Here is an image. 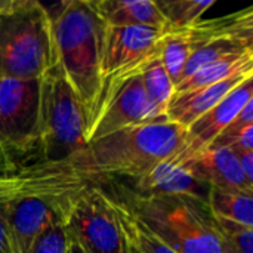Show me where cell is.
<instances>
[{"instance_id": "6da1fadb", "label": "cell", "mask_w": 253, "mask_h": 253, "mask_svg": "<svg viewBox=\"0 0 253 253\" xmlns=\"http://www.w3.org/2000/svg\"><path fill=\"white\" fill-rule=\"evenodd\" d=\"M185 132V127L168 119L132 126L92 141L64 162L52 165L84 181L111 175L139 179L178 153Z\"/></svg>"}, {"instance_id": "7a4b0ae2", "label": "cell", "mask_w": 253, "mask_h": 253, "mask_svg": "<svg viewBox=\"0 0 253 253\" xmlns=\"http://www.w3.org/2000/svg\"><path fill=\"white\" fill-rule=\"evenodd\" d=\"M47 13L56 65L80 101L89 123L101 89V49L105 25L90 0H65L47 9Z\"/></svg>"}, {"instance_id": "3957f363", "label": "cell", "mask_w": 253, "mask_h": 253, "mask_svg": "<svg viewBox=\"0 0 253 253\" xmlns=\"http://www.w3.org/2000/svg\"><path fill=\"white\" fill-rule=\"evenodd\" d=\"M55 65L47 9L36 0L0 1V79H42Z\"/></svg>"}, {"instance_id": "277c9868", "label": "cell", "mask_w": 253, "mask_h": 253, "mask_svg": "<svg viewBox=\"0 0 253 253\" xmlns=\"http://www.w3.org/2000/svg\"><path fill=\"white\" fill-rule=\"evenodd\" d=\"M122 203L176 253H224L205 202L129 194Z\"/></svg>"}, {"instance_id": "5b68a950", "label": "cell", "mask_w": 253, "mask_h": 253, "mask_svg": "<svg viewBox=\"0 0 253 253\" xmlns=\"http://www.w3.org/2000/svg\"><path fill=\"white\" fill-rule=\"evenodd\" d=\"M86 114L55 65L40 83L39 142L40 162L59 163L86 145Z\"/></svg>"}, {"instance_id": "8992f818", "label": "cell", "mask_w": 253, "mask_h": 253, "mask_svg": "<svg viewBox=\"0 0 253 253\" xmlns=\"http://www.w3.org/2000/svg\"><path fill=\"white\" fill-rule=\"evenodd\" d=\"M62 225L83 253H132L117 202L98 187H86L70 203Z\"/></svg>"}, {"instance_id": "52a82bcc", "label": "cell", "mask_w": 253, "mask_h": 253, "mask_svg": "<svg viewBox=\"0 0 253 253\" xmlns=\"http://www.w3.org/2000/svg\"><path fill=\"white\" fill-rule=\"evenodd\" d=\"M42 79H0V156L7 169L39 142ZM1 169V170H3Z\"/></svg>"}, {"instance_id": "ba28073f", "label": "cell", "mask_w": 253, "mask_h": 253, "mask_svg": "<svg viewBox=\"0 0 253 253\" xmlns=\"http://www.w3.org/2000/svg\"><path fill=\"white\" fill-rule=\"evenodd\" d=\"M163 31L153 27H104L98 102L110 87L139 74L147 64L160 55Z\"/></svg>"}, {"instance_id": "9c48e42d", "label": "cell", "mask_w": 253, "mask_h": 253, "mask_svg": "<svg viewBox=\"0 0 253 253\" xmlns=\"http://www.w3.org/2000/svg\"><path fill=\"white\" fill-rule=\"evenodd\" d=\"M168 119L150 101L142 86L141 73L113 87L99 99L86 129V144L117 130Z\"/></svg>"}, {"instance_id": "30bf717a", "label": "cell", "mask_w": 253, "mask_h": 253, "mask_svg": "<svg viewBox=\"0 0 253 253\" xmlns=\"http://www.w3.org/2000/svg\"><path fill=\"white\" fill-rule=\"evenodd\" d=\"M253 99V77L246 79L234 90H231L218 105L194 120L185 132L184 142L178 153L169 159L172 163L187 165L203 151L224 132L236 114Z\"/></svg>"}, {"instance_id": "8fae6325", "label": "cell", "mask_w": 253, "mask_h": 253, "mask_svg": "<svg viewBox=\"0 0 253 253\" xmlns=\"http://www.w3.org/2000/svg\"><path fill=\"white\" fill-rule=\"evenodd\" d=\"M142 196L188 197L206 203L209 187L202 182L185 165L172 163L169 159L160 162L145 175L136 179Z\"/></svg>"}, {"instance_id": "7c38bea8", "label": "cell", "mask_w": 253, "mask_h": 253, "mask_svg": "<svg viewBox=\"0 0 253 253\" xmlns=\"http://www.w3.org/2000/svg\"><path fill=\"white\" fill-rule=\"evenodd\" d=\"M185 166L209 188L253 194V187L246 182L237 156L227 147L208 148Z\"/></svg>"}, {"instance_id": "4fadbf2b", "label": "cell", "mask_w": 253, "mask_h": 253, "mask_svg": "<svg viewBox=\"0 0 253 253\" xmlns=\"http://www.w3.org/2000/svg\"><path fill=\"white\" fill-rule=\"evenodd\" d=\"M249 77H253V71H243L215 84L184 93H175L166 111L168 120L187 129L194 120L218 105L231 90Z\"/></svg>"}, {"instance_id": "5bb4252c", "label": "cell", "mask_w": 253, "mask_h": 253, "mask_svg": "<svg viewBox=\"0 0 253 253\" xmlns=\"http://www.w3.org/2000/svg\"><path fill=\"white\" fill-rule=\"evenodd\" d=\"M90 4L107 27H168L153 0H90Z\"/></svg>"}, {"instance_id": "9a60e30c", "label": "cell", "mask_w": 253, "mask_h": 253, "mask_svg": "<svg viewBox=\"0 0 253 253\" xmlns=\"http://www.w3.org/2000/svg\"><path fill=\"white\" fill-rule=\"evenodd\" d=\"M191 52L212 42L233 40L253 46V7L218 16L208 21H199L188 28Z\"/></svg>"}, {"instance_id": "2e32d148", "label": "cell", "mask_w": 253, "mask_h": 253, "mask_svg": "<svg viewBox=\"0 0 253 253\" xmlns=\"http://www.w3.org/2000/svg\"><path fill=\"white\" fill-rule=\"evenodd\" d=\"M243 71H253V52L243 55H231L213 62H209L194 71L191 76L185 77L176 87L175 93H184L194 89H200L209 84L222 82L234 74Z\"/></svg>"}, {"instance_id": "e0dca14e", "label": "cell", "mask_w": 253, "mask_h": 253, "mask_svg": "<svg viewBox=\"0 0 253 253\" xmlns=\"http://www.w3.org/2000/svg\"><path fill=\"white\" fill-rule=\"evenodd\" d=\"M206 208L212 216L253 228V194L209 188Z\"/></svg>"}, {"instance_id": "ac0fdd59", "label": "cell", "mask_w": 253, "mask_h": 253, "mask_svg": "<svg viewBox=\"0 0 253 253\" xmlns=\"http://www.w3.org/2000/svg\"><path fill=\"white\" fill-rule=\"evenodd\" d=\"M191 55L188 28H166L160 39V61L175 87L184 77L187 62Z\"/></svg>"}, {"instance_id": "d6986e66", "label": "cell", "mask_w": 253, "mask_h": 253, "mask_svg": "<svg viewBox=\"0 0 253 253\" xmlns=\"http://www.w3.org/2000/svg\"><path fill=\"white\" fill-rule=\"evenodd\" d=\"M141 80L150 101L163 116H166L169 102L175 95V84L168 76L160 61V55L142 68Z\"/></svg>"}, {"instance_id": "ffe728a7", "label": "cell", "mask_w": 253, "mask_h": 253, "mask_svg": "<svg viewBox=\"0 0 253 253\" xmlns=\"http://www.w3.org/2000/svg\"><path fill=\"white\" fill-rule=\"evenodd\" d=\"M168 27L173 30L190 28L215 4V0H159L156 1Z\"/></svg>"}, {"instance_id": "44dd1931", "label": "cell", "mask_w": 253, "mask_h": 253, "mask_svg": "<svg viewBox=\"0 0 253 253\" xmlns=\"http://www.w3.org/2000/svg\"><path fill=\"white\" fill-rule=\"evenodd\" d=\"M119 213L122 218V225L127 236L130 246L138 253H176L166 243H163L156 234H153L133 213L122 203L117 202Z\"/></svg>"}, {"instance_id": "7402d4cb", "label": "cell", "mask_w": 253, "mask_h": 253, "mask_svg": "<svg viewBox=\"0 0 253 253\" xmlns=\"http://www.w3.org/2000/svg\"><path fill=\"white\" fill-rule=\"evenodd\" d=\"M253 52L252 44L248 43H242V42H233V40H219V42H212L208 43L196 50L191 52L190 59L187 62L185 71H184V77L191 76L194 71H197L199 68H202L203 65L213 62L216 59L225 58V56H231V55H243V53H251ZM181 80V82H182ZM179 82V83H181Z\"/></svg>"}, {"instance_id": "603a6c76", "label": "cell", "mask_w": 253, "mask_h": 253, "mask_svg": "<svg viewBox=\"0 0 253 253\" xmlns=\"http://www.w3.org/2000/svg\"><path fill=\"white\" fill-rule=\"evenodd\" d=\"M212 216V215H211ZM224 253H253V228L212 216Z\"/></svg>"}, {"instance_id": "cb8c5ba5", "label": "cell", "mask_w": 253, "mask_h": 253, "mask_svg": "<svg viewBox=\"0 0 253 253\" xmlns=\"http://www.w3.org/2000/svg\"><path fill=\"white\" fill-rule=\"evenodd\" d=\"M67 251L68 236L62 222H56L36 239L30 253H67Z\"/></svg>"}, {"instance_id": "d4e9b609", "label": "cell", "mask_w": 253, "mask_h": 253, "mask_svg": "<svg viewBox=\"0 0 253 253\" xmlns=\"http://www.w3.org/2000/svg\"><path fill=\"white\" fill-rule=\"evenodd\" d=\"M253 126V99L249 101L230 122V125L224 129V132L213 141V144L209 148L216 147H227L236 136H239L243 130Z\"/></svg>"}, {"instance_id": "484cf974", "label": "cell", "mask_w": 253, "mask_h": 253, "mask_svg": "<svg viewBox=\"0 0 253 253\" xmlns=\"http://www.w3.org/2000/svg\"><path fill=\"white\" fill-rule=\"evenodd\" d=\"M0 253H19L16 243L10 236L1 215H0Z\"/></svg>"}, {"instance_id": "4316f807", "label": "cell", "mask_w": 253, "mask_h": 253, "mask_svg": "<svg viewBox=\"0 0 253 253\" xmlns=\"http://www.w3.org/2000/svg\"><path fill=\"white\" fill-rule=\"evenodd\" d=\"M236 156L239 159V165H240V169H242V173H243L246 182L251 187H253V151L236 154Z\"/></svg>"}, {"instance_id": "83f0119b", "label": "cell", "mask_w": 253, "mask_h": 253, "mask_svg": "<svg viewBox=\"0 0 253 253\" xmlns=\"http://www.w3.org/2000/svg\"><path fill=\"white\" fill-rule=\"evenodd\" d=\"M67 253H83V251L76 243H73V242L68 240V251H67Z\"/></svg>"}, {"instance_id": "f1b7e54d", "label": "cell", "mask_w": 253, "mask_h": 253, "mask_svg": "<svg viewBox=\"0 0 253 253\" xmlns=\"http://www.w3.org/2000/svg\"><path fill=\"white\" fill-rule=\"evenodd\" d=\"M4 168V165H3V160H1V156H0V170Z\"/></svg>"}, {"instance_id": "f546056e", "label": "cell", "mask_w": 253, "mask_h": 253, "mask_svg": "<svg viewBox=\"0 0 253 253\" xmlns=\"http://www.w3.org/2000/svg\"><path fill=\"white\" fill-rule=\"evenodd\" d=\"M132 253H138V252H136V251H135V249L132 248Z\"/></svg>"}]
</instances>
